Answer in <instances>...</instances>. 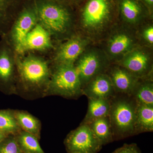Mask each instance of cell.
<instances>
[{
    "instance_id": "1",
    "label": "cell",
    "mask_w": 153,
    "mask_h": 153,
    "mask_svg": "<svg viewBox=\"0 0 153 153\" xmlns=\"http://www.w3.org/2000/svg\"><path fill=\"white\" fill-rule=\"evenodd\" d=\"M22 88L17 95L28 100L44 98L50 80V70L45 61L30 58L19 64Z\"/></svg>"
},
{
    "instance_id": "2",
    "label": "cell",
    "mask_w": 153,
    "mask_h": 153,
    "mask_svg": "<svg viewBox=\"0 0 153 153\" xmlns=\"http://www.w3.org/2000/svg\"><path fill=\"white\" fill-rule=\"evenodd\" d=\"M108 117L114 140H120L136 135L137 104L130 96L116 94L111 99Z\"/></svg>"
},
{
    "instance_id": "3",
    "label": "cell",
    "mask_w": 153,
    "mask_h": 153,
    "mask_svg": "<svg viewBox=\"0 0 153 153\" xmlns=\"http://www.w3.org/2000/svg\"><path fill=\"white\" fill-rule=\"evenodd\" d=\"M82 95V85L74 64H58L50 76L44 97L58 96L77 99Z\"/></svg>"
},
{
    "instance_id": "4",
    "label": "cell",
    "mask_w": 153,
    "mask_h": 153,
    "mask_svg": "<svg viewBox=\"0 0 153 153\" xmlns=\"http://www.w3.org/2000/svg\"><path fill=\"white\" fill-rule=\"evenodd\" d=\"M77 60L74 65L82 89L94 77L105 73L111 64L104 51L96 48L86 49Z\"/></svg>"
},
{
    "instance_id": "5",
    "label": "cell",
    "mask_w": 153,
    "mask_h": 153,
    "mask_svg": "<svg viewBox=\"0 0 153 153\" xmlns=\"http://www.w3.org/2000/svg\"><path fill=\"white\" fill-rule=\"evenodd\" d=\"M37 17L52 32L63 33L69 27L70 16L63 7L52 1L37 2L35 5Z\"/></svg>"
},
{
    "instance_id": "6",
    "label": "cell",
    "mask_w": 153,
    "mask_h": 153,
    "mask_svg": "<svg viewBox=\"0 0 153 153\" xmlns=\"http://www.w3.org/2000/svg\"><path fill=\"white\" fill-rule=\"evenodd\" d=\"M63 143L67 153H98L103 146L89 126L82 124L67 134Z\"/></svg>"
},
{
    "instance_id": "7",
    "label": "cell",
    "mask_w": 153,
    "mask_h": 153,
    "mask_svg": "<svg viewBox=\"0 0 153 153\" xmlns=\"http://www.w3.org/2000/svg\"><path fill=\"white\" fill-rule=\"evenodd\" d=\"M109 0H89L82 13V24L86 32H100L108 25L111 17Z\"/></svg>"
},
{
    "instance_id": "8",
    "label": "cell",
    "mask_w": 153,
    "mask_h": 153,
    "mask_svg": "<svg viewBox=\"0 0 153 153\" xmlns=\"http://www.w3.org/2000/svg\"><path fill=\"white\" fill-rule=\"evenodd\" d=\"M137 41L131 30L124 28L116 29L110 35L103 51L111 63H116L137 47Z\"/></svg>"
},
{
    "instance_id": "9",
    "label": "cell",
    "mask_w": 153,
    "mask_h": 153,
    "mask_svg": "<svg viewBox=\"0 0 153 153\" xmlns=\"http://www.w3.org/2000/svg\"><path fill=\"white\" fill-rule=\"evenodd\" d=\"M114 63L126 68L137 78L153 75L152 55L143 47L137 46Z\"/></svg>"
},
{
    "instance_id": "10",
    "label": "cell",
    "mask_w": 153,
    "mask_h": 153,
    "mask_svg": "<svg viewBox=\"0 0 153 153\" xmlns=\"http://www.w3.org/2000/svg\"><path fill=\"white\" fill-rule=\"evenodd\" d=\"M105 73L110 78L116 94L130 95L139 79L116 63H111Z\"/></svg>"
},
{
    "instance_id": "11",
    "label": "cell",
    "mask_w": 153,
    "mask_h": 153,
    "mask_svg": "<svg viewBox=\"0 0 153 153\" xmlns=\"http://www.w3.org/2000/svg\"><path fill=\"white\" fill-rule=\"evenodd\" d=\"M82 91V95L89 99L110 100L116 94L111 80L106 73L94 77Z\"/></svg>"
},
{
    "instance_id": "12",
    "label": "cell",
    "mask_w": 153,
    "mask_h": 153,
    "mask_svg": "<svg viewBox=\"0 0 153 153\" xmlns=\"http://www.w3.org/2000/svg\"><path fill=\"white\" fill-rule=\"evenodd\" d=\"M35 6L24 9L15 26L13 36L17 50L22 52L26 37L33 28L37 18Z\"/></svg>"
},
{
    "instance_id": "13",
    "label": "cell",
    "mask_w": 153,
    "mask_h": 153,
    "mask_svg": "<svg viewBox=\"0 0 153 153\" xmlns=\"http://www.w3.org/2000/svg\"><path fill=\"white\" fill-rule=\"evenodd\" d=\"M89 41L87 38L75 37L63 44L57 55L58 64H74L87 49Z\"/></svg>"
},
{
    "instance_id": "14",
    "label": "cell",
    "mask_w": 153,
    "mask_h": 153,
    "mask_svg": "<svg viewBox=\"0 0 153 153\" xmlns=\"http://www.w3.org/2000/svg\"><path fill=\"white\" fill-rule=\"evenodd\" d=\"M5 47H0V88L8 94H16V88L13 84L14 65Z\"/></svg>"
},
{
    "instance_id": "15",
    "label": "cell",
    "mask_w": 153,
    "mask_h": 153,
    "mask_svg": "<svg viewBox=\"0 0 153 153\" xmlns=\"http://www.w3.org/2000/svg\"><path fill=\"white\" fill-rule=\"evenodd\" d=\"M130 96L137 104L153 107V75L139 78Z\"/></svg>"
},
{
    "instance_id": "16",
    "label": "cell",
    "mask_w": 153,
    "mask_h": 153,
    "mask_svg": "<svg viewBox=\"0 0 153 153\" xmlns=\"http://www.w3.org/2000/svg\"><path fill=\"white\" fill-rule=\"evenodd\" d=\"M51 45L48 32L41 25H36L26 37L22 52L27 50H42L49 48Z\"/></svg>"
},
{
    "instance_id": "17",
    "label": "cell",
    "mask_w": 153,
    "mask_h": 153,
    "mask_svg": "<svg viewBox=\"0 0 153 153\" xmlns=\"http://www.w3.org/2000/svg\"><path fill=\"white\" fill-rule=\"evenodd\" d=\"M13 113L21 129L32 134L40 140L42 128L40 120L26 111L13 110Z\"/></svg>"
},
{
    "instance_id": "18",
    "label": "cell",
    "mask_w": 153,
    "mask_h": 153,
    "mask_svg": "<svg viewBox=\"0 0 153 153\" xmlns=\"http://www.w3.org/2000/svg\"><path fill=\"white\" fill-rule=\"evenodd\" d=\"M110 100L88 99L87 113L80 124H88L96 120L108 116L110 108Z\"/></svg>"
},
{
    "instance_id": "19",
    "label": "cell",
    "mask_w": 153,
    "mask_h": 153,
    "mask_svg": "<svg viewBox=\"0 0 153 153\" xmlns=\"http://www.w3.org/2000/svg\"><path fill=\"white\" fill-rule=\"evenodd\" d=\"M153 131V107L144 105L137 106L135 135Z\"/></svg>"
},
{
    "instance_id": "20",
    "label": "cell",
    "mask_w": 153,
    "mask_h": 153,
    "mask_svg": "<svg viewBox=\"0 0 153 153\" xmlns=\"http://www.w3.org/2000/svg\"><path fill=\"white\" fill-rule=\"evenodd\" d=\"M120 10L126 24L129 26L140 24L143 19L142 10L135 0H121Z\"/></svg>"
},
{
    "instance_id": "21",
    "label": "cell",
    "mask_w": 153,
    "mask_h": 153,
    "mask_svg": "<svg viewBox=\"0 0 153 153\" xmlns=\"http://www.w3.org/2000/svg\"><path fill=\"white\" fill-rule=\"evenodd\" d=\"M87 125L103 146L114 141L112 128L108 116L96 120Z\"/></svg>"
},
{
    "instance_id": "22",
    "label": "cell",
    "mask_w": 153,
    "mask_h": 153,
    "mask_svg": "<svg viewBox=\"0 0 153 153\" xmlns=\"http://www.w3.org/2000/svg\"><path fill=\"white\" fill-rule=\"evenodd\" d=\"M15 136L23 153H45L39 144V140L32 134L22 130Z\"/></svg>"
},
{
    "instance_id": "23",
    "label": "cell",
    "mask_w": 153,
    "mask_h": 153,
    "mask_svg": "<svg viewBox=\"0 0 153 153\" xmlns=\"http://www.w3.org/2000/svg\"><path fill=\"white\" fill-rule=\"evenodd\" d=\"M21 130L14 116L13 110H0V131L7 135H15Z\"/></svg>"
},
{
    "instance_id": "24",
    "label": "cell",
    "mask_w": 153,
    "mask_h": 153,
    "mask_svg": "<svg viewBox=\"0 0 153 153\" xmlns=\"http://www.w3.org/2000/svg\"><path fill=\"white\" fill-rule=\"evenodd\" d=\"M19 0H0V33L5 29L14 6Z\"/></svg>"
},
{
    "instance_id": "25",
    "label": "cell",
    "mask_w": 153,
    "mask_h": 153,
    "mask_svg": "<svg viewBox=\"0 0 153 153\" xmlns=\"http://www.w3.org/2000/svg\"><path fill=\"white\" fill-rule=\"evenodd\" d=\"M0 153H23L15 135L7 136L0 143Z\"/></svg>"
},
{
    "instance_id": "26",
    "label": "cell",
    "mask_w": 153,
    "mask_h": 153,
    "mask_svg": "<svg viewBox=\"0 0 153 153\" xmlns=\"http://www.w3.org/2000/svg\"><path fill=\"white\" fill-rule=\"evenodd\" d=\"M112 153H142L137 144H125L122 146L118 148Z\"/></svg>"
},
{
    "instance_id": "27",
    "label": "cell",
    "mask_w": 153,
    "mask_h": 153,
    "mask_svg": "<svg viewBox=\"0 0 153 153\" xmlns=\"http://www.w3.org/2000/svg\"><path fill=\"white\" fill-rule=\"evenodd\" d=\"M142 37L144 41L148 45H152L153 44V27L152 25H148L145 27L142 31Z\"/></svg>"
},
{
    "instance_id": "28",
    "label": "cell",
    "mask_w": 153,
    "mask_h": 153,
    "mask_svg": "<svg viewBox=\"0 0 153 153\" xmlns=\"http://www.w3.org/2000/svg\"><path fill=\"white\" fill-rule=\"evenodd\" d=\"M7 134L4 133L0 131V143L7 136Z\"/></svg>"
},
{
    "instance_id": "29",
    "label": "cell",
    "mask_w": 153,
    "mask_h": 153,
    "mask_svg": "<svg viewBox=\"0 0 153 153\" xmlns=\"http://www.w3.org/2000/svg\"><path fill=\"white\" fill-rule=\"evenodd\" d=\"M144 1L149 5L150 6L153 5V0H144Z\"/></svg>"
},
{
    "instance_id": "30",
    "label": "cell",
    "mask_w": 153,
    "mask_h": 153,
    "mask_svg": "<svg viewBox=\"0 0 153 153\" xmlns=\"http://www.w3.org/2000/svg\"></svg>"
}]
</instances>
